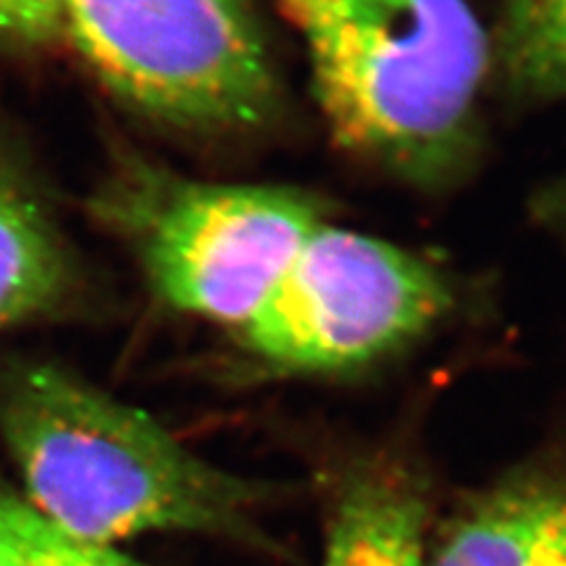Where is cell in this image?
<instances>
[{"label":"cell","mask_w":566,"mask_h":566,"mask_svg":"<svg viewBox=\"0 0 566 566\" xmlns=\"http://www.w3.org/2000/svg\"><path fill=\"white\" fill-rule=\"evenodd\" d=\"M0 439L24 499L85 543L114 547L164 531L286 553L262 522L286 484L212 465L154 416L62 364H0Z\"/></svg>","instance_id":"1"},{"label":"cell","mask_w":566,"mask_h":566,"mask_svg":"<svg viewBox=\"0 0 566 566\" xmlns=\"http://www.w3.org/2000/svg\"><path fill=\"white\" fill-rule=\"evenodd\" d=\"M343 145L418 185L465 166L489 41L465 0H286Z\"/></svg>","instance_id":"2"},{"label":"cell","mask_w":566,"mask_h":566,"mask_svg":"<svg viewBox=\"0 0 566 566\" xmlns=\"http://www.w3.org/2000/svg\"><path fill=\"white\" fill-rule=\"evenodd\" d=\"M60 35L118 102L191 135H243L281 87L253 0H55Z\"/></svg>","instance_id":"3"},{"label":"cell","mask_w":566,"mask_h":566,"mask_svg":"<svg viewBox=\"0 0 566 566\" xmlns=\"http://www.w3.org/2000/svg\"><path fill=\"white\" fill-rule=\"evenodd\" d=\"M102 210L133 245L154 295L241 333L326 218L305 193L123 170Z\"/></svg>","instance_id":"4"},{"label":"cell","mask_w":566,"mask_h":566,"mask_svg":"<svg viewBox=\"0 0 566 566\" xmlns=\"http://www.w3.org/2000/svg\"><path fill=\"white\" fill-rule=\"evenodd\" d=\"M451 303L428 260L324 220L237 338L279 374H347L420 338Z\"/></svg>","instance_id":"5"},{"label":"cell","mask_w":566,"mask_h":566,"mask_svg":"<svg viewBox=\"0 0 566 566\" xmlns=\"http://www.w3.org/2000/svg\"><path fill=\"white\" fill-rule=\"evenodd\" d=\"M428 566H566V444L460 495L432 526Z\"/></svg>","instance_id":"6"},{"label":"cell","mask_w":566,"mask_h":566,"mask_svg":"<svg viewBox=\"0 0 566 566\" xmlns=\"http://www.w3.org/2000/svg\"><path fill=\"white\" fill-rule=\"evenodd\" d=\"M322 566H428L432 491L416 455L359 451L324 474Z\"/></svg>","instance_id":"7"},{"label":"cell","mask_w":566,"mask_h":566,"mask_svg":"<svg viewBox=\"0 0 566 566\" xmlns=\"http://www.w3.org/2000/svg\"><path fill=\"white\" fill-rule=\"evenodd\" d=\"M76 289V262L17 156L0 142V331L57 312Z\"/></svg>","instance_id":"8"},{"label":"cell","mask_w":566,"mask_h":566,"mask_svg":"<svg viewBox=\"0 0 566 566\" xmlns=\"http://www.w3.org/2000/svg\"><path fill=\"white\" fill-rule=\"evenodd\" d=\"M499 55L515 93L566 97V0H501Z\"/></svg>","instance_id":"9"},{"label":"cell","mask_w":566,"mask_h":566,"mask_svg":"<svg viewBox=\"0 0 566 566\" xmlns=\"http://www.w3.org/2000/svg\"><path fill=\"white\" fill-rule=\"evenodd\" d=\"M0 566H147L114 547L85 543L0 482Z\"/></svg>","instance_id":"10"},{"label":"cell","mask_w":566,"mask_h":566,"mask_svg":"<svg viewBox=\"0 0 566 566\" xmlns=\"http://www.w3.org/2000/svg\"><path fill=\"white\" fill-rule=\"evenodd\" d=\"M60 39L55 0H0V50H41Z\"/></svg>","instance_id":"11"},{"label":"cell","mask_w":566,"mask_h":566,"mask_svg":"<svg viewBox=\"0 0 566 566\" xmlns=\"http://www.w3.org/2000/svg\"><path fill=\"white\" fill-rule=\"evenodd\" d=\"M534 208L538 220L566 241V175L541 193Z\"/></svg>","instance_id":"12"}]
</instances>
